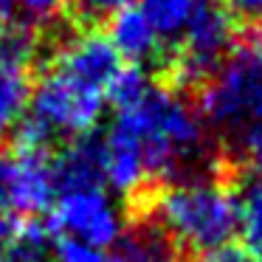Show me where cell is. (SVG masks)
Returning a JSON list of instances; mask_svg holds the SVG:
<instances>
[{
    "mask_svg": "<svg viewBox=\"0 0 262 262\" xmlns=\"http://www.w3.org/2000/svg\"><path fill=\"white\" fill-rule=\"evenodd\" d=\"M9 175H12V155L0 149V211L9 209Z\"/></svg>",
    "mask_w": 262,
    "mask_h": 262,
    "instance_id": "21",
    "label": "cell"
},
{
    "mask_svg": "<svg viewBox=\"0 0 262 262\" xmlns=\"http://www.w3.org/2000/svg\"><path fill=\"white\" fill-rule=\"evenodd\" d=\"M155 223L172 245L203 256L237 234V194L214 178H186L161 189Z\"/></svg>",
    "mask_w": 262,
    "mask_h": 262,
    "instance_id": "3",
    "label": "cell"
},
{
    "mask_svg": "<svg viewBox=\"0 0 262 262\" xmlns=\"http://www.w3.org/2000/svg\"><path fill=\"white\" fill-rule=\"evenodd\" d=\"M200 119L228 133L262 130V29H254L245 42L203 82Z\"/></svg>",
    "mask_w": 262,
    "mask_h": 262,
    "instance_id": "4",
    "label": "cell"
},
{
    "mask_svg": "<svg viewBox=\"0 0 262 262\" xmlns=\"http://www.w3.org/2000/svg\"><path fill=\"white\" fill-rule=\"evenodd\" d=\"M121 71L124 62L104 34L76 31L65 37L34 82L26 121L51 141L57 136H88L102 119Z\"/></svg>",
    "mask_w": 262,
    "mask_h": 262,
    "instance_id": "2",
    "label": "cell"
},
{
    "mask_svg": "<svg viewBox=\"0 0 262 262\" xmlns=\"http://www.w3.org/2000/svg\"><path fill=\"white\" fill-rule=\"evenodd\" d=\"M54 198H57V178L48 152H14L9 175V214H42L51 209Z\"/></svg>",
    "mask_w": 262,
    "mask_h": 262,
    "instance_id": "7",
    "label": "cell"
},
{
    "mask_svg": "<svg viewBox=\"0 0 262 262\" xmlns=\"http://www.w3.org/2000/svg\"><path fill=\"white\" fill-rule=\"evenodd\" d=\"M206 0H136L138 12L149 20L161 42H178Z\"/></svg>",
    "mask_w": 262,
    "mask_h": 262,
    "instance_id": "11",
    "label": "cell"
},
{
    "mask_svg": "<svg viewBox=\"0 0 262 262\" xmlns=\"http://www.w3.org/2000/svg\"><path fill=\"white\" fill-rule=\"evenodd\" d=\"M237 231L243 245L262 256V181L248 178L237 194Z\"/></svg>",
    "mask_w": 262,
    "mask_h": 262,
    "instance_id": "13",
    "label": "cell"
},
{
    "mask_svg": "<svg viewBox=\"0 0 262 262\" xmlns=\"http://www.w3.org/2000/svg\"><path fill=\"white\" fill-rule=\"evenodd\" d=\"M54 178H57V192L76 186H102L104 183L102 141L91 136L71 141L54 161Z\"/></svg>",
    "mask_w": 262,
    "mask_h": 262,
    "instance_id": "10",
    "label": "cell"
},
{
    "mask_svg": "<svg viewBox=\"0 0 262 262\" xmlns=\"http://www.w3.org/2000/svg\"><path fill=\"white\" fill-rule=\"evenodd\" d=\"M200 262H262V256L254 254L251 248H245V245L226 243V245H220V248L203 254V256H200Z\"/></svg>",
    "mask_w": 262,
    "mask_h": 262,
    "instance_id": "18",
    "label": "cell"
},
{
    "mask_svg": "<svg viewBox=\"0 0 262 262\" xmlns=\"http://www.w3.org/2000/svg\"><path fill=\"white\" fill-rule=\"evenodd\" d=\"M121 259L124 262H169L175 245L169 243L158 223H138L130 231L121 234Z\"/></svg>",
    "mask_w": 262,
    "mask_h": 262,
    "instance_id": "12",
    "label": "cell"
},
{
    "mask_svg": "<svg viewBox=\"0 0 262 262\" xmlns=\"http://www.w3.org/2000/svg\"><path fill=\"white\" fill-rule=\"evenodd\" d=\"M68 0H0V20L6 23L40 26L54 20Z\"/></svg>",
    "mask_w": 262,
    "mask_h": 262,
    "instance_id": "14",
    "label": "cell"
},
{
    "mask_svg": "<svg viewBox=\"0 0 262 262\" xmlns=\"http://www.w3.org/2000/svg\"><path fill=\"white\" fill-rule=\"evenodd\" d=\"M51 259L54 262H124L119 251L96 248V245L74 243V239H59Z\"/></svg>",
    "mask_w": 262,
    "mask_h": 262,
    "instance_id": "15",
    "label": "cell"
},
{
    "mask_svg": "<svg viewBox=\"0 0 262 262\" xmlns=\"http://www.w3.org/2000/svg\"><path fill=\"white\" fill-rule=\"evenodd\" d=\"M107 42L113 46V51L119 54L121 62H130V68L149 62L158 57L161 51V37L155 34V29L149 26V20L138 12L136 3H130L127 9L116 12L107 20Z\"/></svg>",
    "mask_w": 262,
    "mask_h": 262,
    "instance_id": "8",
    "label": "cell"
},
{
    "mask_svg": "<svg viewBox=\"0 0 262 262\" xmlns=\"http://www.w3.org/2000/svg\"><path fill=\"white\" fill-rule=\"evenodd\" d=\"M48 211L62 239L110 248L124 234V217H121L119 203L102 186L59 189Z\"/></svg>",
    "mask_w": 262,
    "mask_h": 262,
    "instance_id": "5",
    "label": "cell"
},
{
    "mask_svg": "<svg viewBox=\"0 0 262 262\" xmlns=\"http://www.w3.org/2000/svg\"><path fill=\"white\" fill-rule=\"evenodd\" d=\"M234 48L231 14L220 6V0H206L189 20L186 31L178 40L175 76L183 85H203Z\"/></svg>",
    "mask_w": 262,
    "mask_h": 262,
    "instance_id": "6",
    "label": "cell"
},
{
    "mask_svg": "<svg viewBox=\"0 0 262 262\" xmlns=\"http://www.w3.org/2000/svg\"><path fill=\"white\" fill-rule=\"evenodd\" d=\"M74 9L82 14L85 20H99V17H113L116 12L127 9L133 0H71Z\"/></svg>",
    "mask_w": 262,
    "mask_h": 262,
    "instance_id": "17",
    "label": "cell"
},
{
    "mask_svg": "<svg viewBox=\"0 0 262 262\" xmlns=\"http://www.w3.org/2000/svg\"><path fill=\"white\" fill-rule=\"evenodd\" d=\"M104 149V183L124 198L178 175L203 149V119L178 93L152 82L116 104Z\"/></svg>",
    "mask_w": 262,
    "mask_h": 262,
    "instance_id": "1",
    "label": "cell"
},
{
    "mask_svg": "<svg viewBox=\"0 0 262 262\" xmlns=\"http://www.w3.org/2000/svg\"><path fill=\"white\" fill-rule=\"evenodd\" d=\"M26 223L29 217H14L9 211H0V262H12L17 254L20 239L26 234Z\"/></svg>",
    "mask_w": 262,
    "mask_h": 262,
    "instance_id": "16",
    "label": "cell"
},
{
    "mask_svg": "<svg viewBox=\"0 0 262 262\" xmlns=\"http://www.w3.org/2000/svg\"><path fill=\"white\" fill-rule=\"evenodd\" d=\"M31 91H34L31 62L0 48V136L20 127L29 113Z\"/></svg>",
    "mask_w": 262,
    "mask_h": 262,
    "instance_id": "9",
    "label": "cell"
},
{
    "mask_svg": "<svg viewBox=\"0 0 262 262\" xmlns=\"http://www.w3.org/2000/svg\"><path fill=\"white\" fill-rule=\"evenodd\" d=\"M245 155H248L251 178L262 181V130H254L251 136H245Z\"/></svg>",
    "mask_w": 262,
    "mask_h": 262,
    "instance_id": "20",
    "label": "cell"
},
{
    "mask_svg": "<svg viewBox=\"0 0 262 262\" xmlns=\"http://www.w3.org/2000/svg\"><path fill=\"white\" fill-rule=\"evenodd\" d=\"M220 6L226 9L231 17L262 26V0H220Z\"/></svg>",
    "mask_w": 262,
    "mask_h": 262,
    "instance_id": "19",
    "label": "cell"
}]
</instances>
